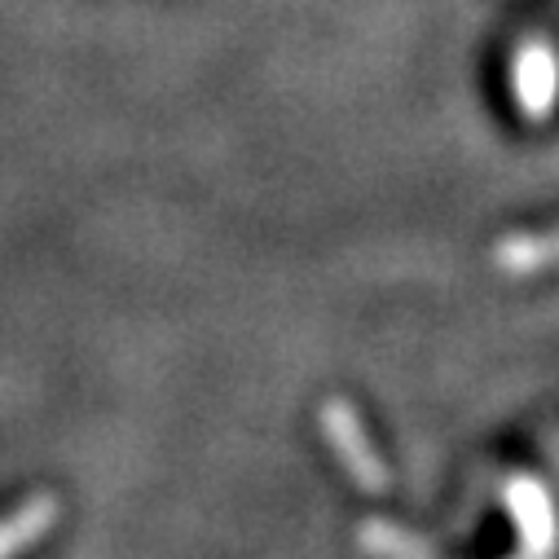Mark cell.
<instances>
[{
	"label": "cell",
	"mask_w": 559,
	"mask_h": 559,
	"mask_svg": "<svg viewBox=\"0 0 559 559\" xmlns=\"http://www.w3.org/2000/svg\"><path fill=\"white\" fill-rule=\"evenodd\" d=\"M507 507L520 524V546L524 550H555L559 546V520H555V507L550 498L533 485V480H511L507 489Z\"/></svg>",
	"instance_id": "obj_4"
},
{
	"label": "cell",
	"mask_w": 559,
	"mask_h": 559,
	"mask_svg": "<svg viewBox=\"0 0 559 559\" xmlns=\"http://www.w3.org/2000/svg\"><path fill=\"white\" fill-rule=\"evenodd\" d=\"M511 93L524 119L542 123L555 115L559 106V49L542 36L520 40L515 58H511Z\"/></svg>",
	"instance_id": "obj_2"
},
{
	"label": "cell",
	"mask_w": 559,
	"mask_h": 559,
	"mask_svg": "<svg viewBox=\"0 0 559 559\" xmlns=\"http://www.w3.org/2000/svg\"><path fill=\"white\" fill-rule=\"evenodd\" d=\"M357 546L374 550V555H432V542L428 537H414L405 533L401 524H388V520H366L357 528Z\"/></svg>",
	"instance_id": "obj_5"
},
{
	"label": "cell",
	"mask_w": 559,
	"mask_h": 559,
	"mask_svg": "<svg viewBox=\"0 0 559 559\" xmlns=\"http://www.w3.org/2000/svg\"><path fill=\"white\" fill-rule=\"evenodd\" d=\"M318 432L322 441L331 445V454L340 459V467L353 476V485L361 493H383L388 489V463L379 454V445L370 441L366 424H361V414L348 396H326L318 405Z\"/></svg>",
	"instance_id": "obj_1"
},
{
	"label": "cell",
	"mask_w": 559,
	"mask_h": 559,
	"mask_svg": "<svg viewBox=\"0 0 559 559\" xmlns=\"http://www.w3.org/2000/svg\"><path fill=\"white\" fill-rule=\"evenodd\" d=\"M489 264L507 277H528V273H546L559 269V225L550 229H524V234H507L493 242Z\"/></svg>",
	"instance_id": "obj_3"
}]
</instances>
